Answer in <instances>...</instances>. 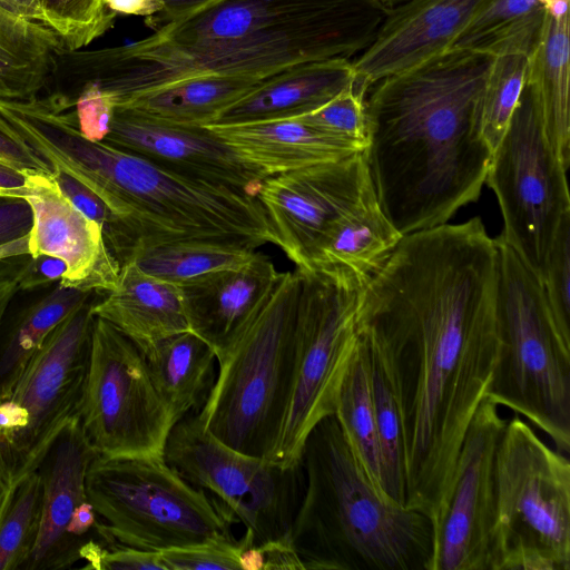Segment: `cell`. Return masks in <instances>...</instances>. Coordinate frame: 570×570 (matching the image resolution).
<instances>
[{
	"label": "cell",
	"instance_id": "obj_1",
	"mask_svg": "<svg viewBox=\"0 0 570 570\" xmlns=\"http://www.w3.org/2000/svg\"><path fill=\"white\" fill-rule=\"evenodd\" d=\"M498 249L480 217L403 235L361 287L357 332L392 365L405 507L434 524L500 353Z\"/></svg>",
	"mask_w": 570,
	"mask_h": 570
},
{
	"label": "cell",
	"instance_id": "obj_2",
	"mask_svg": "<svg viewBox=\"0 0 570 570\" xmlns=\"http://www.w3.org/2000/svg\"><path fill=\"white\" fill-rule=\"evenodd\" d=\"M490 60L452 47L379 80L365 97L364 157L377 202L402 236L446 224L479 198L493 153L480 121Z\"/></svg>",
	"mask_w": 570,
	"mask_h": 570
},
{
	"label": "cell",
	"instance_id": "obj_3",
	"mask_svg": "<svg viewBox=\"0 0 570 570\" xmlns=\"http://www.w3.org/2000/svg\"><path fill=\"white\" fill-rule=\"evenodd\" d=\"M0 111L51 167L63 169L105 202L121 223L132 253L179 240L250 249L276 245L255 195L186 177L105 141L86 139L75 100L63 92L0 101Z\"/></svg>",
	"mask_w": 570,
	"mask_h": 570
},
{
	"label": "cell",
	"instance_id": "obj_4",
	"mask_svg": "<svg viewBox=\"0 0 570 570\" xmlns=\"http://www.w3.org/2000/svg\"><path fill=\"white\" fill-rule=\"evenodd\" d=\"M301 462L291 541L304 570H431L432 520L372 485L334 414L308 433Z\"/></svg>",
	"mask_w": 570,
	"mask_h": 570
},
{
	"label": "cell",
	"instance_id": "obj_5",
	"mask_svg": "<svg viewBox=\"0 0 570 570\" xmlns=\"http://www.w3.org/2000/svg\"><path fill=\"white\" fill-rule=\"evenodd\" d=\"M385 11L371 0L306 21L228 39L177 42L155 33L129 45L68 51L66 71L98 83L116 107L141 92L183 79L239 76L263 79L297 63L362 53Z\"/></svg>",
	"mask_w": 570,
	"mask_h": 570
},
{
	"label": "cell",
	"instance_id": "obj_6",
	"mask_svg": "<svg viewBox=\"0 0 570 570\" xmlns=\"http://www.w3.org/2000/svg\"><path fill=\"white\" fill-rule=\"evenodd\" d=\"M498 249L500 353L489 397L570 451V340L560 332L540 279L502 238Z\"/></svg>",
	"mask_w": 570,
	"mask_h": 570
},
{
	"label": "cell",
	"instance_id": "obj_7",
	"mask_svg": "<svg viewBox=\"0 0 570 570\" xmlns=\"http://www.w3.org/2000/svg\"><path fill=\"white\" fill-rule=\"evenodd\" d=\"M299 274L286 272L229 350L197 413L227 446L268 459L287 411L295 365V316Z\"/></svg>",
	"mask_w": 570,
	"mask_h": 570
},
{
	"label": "cell",
	"instance_id": "obj_8",
	"mask_svg": "<svg viewBox=\"0 0 570 570\" xmlns=\"http://www.w3.org/2000/svg\"><path fill=\"white\" fill-rule=\"evenodd\" d=\"M488 570H570V462L520 415L494 460Z\"/></svg>",
	"mask_w": 570,
	"mask_h": 570
},
{
	"label": "cell",
	"instance_id": "obj_9",
	"mask_svg": "<svg viewBox=\"0 0 570 570\" xmlns=\"http://www.w3.org/2000/svg\"><path fill=\"white\" fill-rule=\"evenodd\" d=\"M86 492L107 543L161 552L233 538L236 521L218 500L181 478L164 455L98 454L86 476Z\"/></svg>",
	"mask_w": 570,
	"mask_h": 570
},
{
	"label": "cell",
	"instance_id": "obj_10",
	"mask_svg": "<svg viewBox=\"0 0 570 570\" xmlns=\"http://www.w3.org/2000/svg\"><path fill=\"white\" fill-rule=\"evenodd\" d=\"M295 365L283 426L268 461L301 462L312 429L335 412L338 389L358 343L356 311L361 287L340 268H296Z\"/></svg>",
	"mask_w": 570,
	"mask_h": 570
},
{
	"label": "cell",
	"instance_id": "obj_11",
	"mask_svg": "<svg viewBox=\"0 0 570 570\" xmlns=\"http://www.w3.org/2000/svg\"><path fill=\"white\" fill-rule=\"evenodd\" d=\"M95 297L47 336L12 389L0 399V466L12 483L35 471L59 433L79 417Z\"/></svg>",
	"mask_w": 570,
	"mask_h": 570
},
{
	"label": "cell",
	"instance_id": "obj_12",
	"mask_svg": "<svg viewBox=\"0 0 570 570\" xmlns=\"http://www.w3.org/2000/svg\"><path fill=\"white\" fill-rule=\"evenodd\" d=\"M567 168L548 138L538 101L525 85L492 153L485 183L500 205L502 238L541 279L553 240L570 215Z\"/></svg>",
	"mask_w": 570,
	"mask_h": 570
},
{
	"label": "cell",
	"instance_id": "obj_13",
	"mask_svg": "<svg viewBox=\"0 0 570 570\" xmlns=\"http://www.w3.org/2000/svg\"><path fill=\"white\" fill-rule=\"evenodd\" d=\"M163 455L187 482L212 492L253 544L291 539L304 491L302 462L281 466L236 451L205 430L197 413L173 426Z\"/></svg>",
	"mask_w": 570,
	"mask_h": 570
},
{
	"label": "cell",
	"instance_id": "obj_14",
	"mask_svg": "<svg viewBox=\"0 0 570 570\" xmlns=\"http://www.w3.org/2000/svg\"><path fill=\"white\" fill-rule=\"evenodd\" d=\"M79 422L97 453L108 456L163 455L175 425L144 353L97 316Z\"/></svg>",
	"mask_w": 570,
	"mask_h": 570
},
{
	"label": "cell",
	"instance_id": "obj_15",
	"mask_svg": "<svg viewBox=\"0 0 570 570\" xmlns=\"http://www.w3.org/2000/svg\"><path fill=\"white\" fill-rule=\"evenodd\" d=\"M256 197L278 246L296 265L313 268L337 226L376 197L363 151L269 176Z\"/></svg>",
	"mask_w": 570,
	"mask_h": 570
},
{
	"label": "cell",
	"instance_id": "obj_16",
	"mask_svg": "<svg viewBox=\"0 0 570 570\" xmlns=\"http://www.w3.org/2000/svg\"><path fill=\"white\" fill-rule=\"evenodd\" d=\"M484 397L465 432L445 505L433 524L431 570H488L494 460L507 424Z\"/></svg>",
	"mask_w": 570,
	"mask_h": 570
},
{
	"label": "cell",
	"instance_id": "obj_17",
	"mask_svg": "<svg viewBox=\"0 0 570 570\" xmlns=\"http://www.w3.org/2000/svg\"><path fill=\"white\" fill-rule=\"evenodd\" d=\"M0 194L24 198L32 209L29 256L50 255L66 263L58 282L85 292L107 294L118 284L121 264L101 227L61 191L51 173L26 169L23 186Z\"/></svg>",
	"mask_w": 570,
	"mask_h": 570
},
{
	"label": "cell",
	"instance_id": "obj_18",
	"mask_svg": "<svg viewBox=\"0 0 570 570\" xmlns=\"http://www.w3.org/2000/svg\"><path fill=\"white\" fill-rule=\"evenodd\" d=\"M104 141L176 174L255 196L267 178L206 126L169 124L127 108H116Z\"/></svg>",
	"mask_w": 570,
	"mask_h": 570
},
{
	"label": "cell",
	"instance_id": "obj_19",
	"mask_svg": "<svg viewBox=\"0 0 570 570\" xmlns=\"http://www.w3.org/2000/svg\"><path fill=\"white\" fill-rule=\"evenodd\" d=\"M485 0H406L391 10L353 61L366 94L379 80L450 49Z\"/></svg>",
	"mask_w": 570,
	"mask_h": 570
},
{
	"label": "cell",
	"instance_id": "obj_20",
	"mask_svg": "<svg viewBox=\"0 0 570 570\" xmlns=\"http://www.w3.org/2000/svg\"><path fill=\"white\" fill-rule=\"evenodd\" d=\"M97 455L79 417L59 433L46 452L36 469L43 487L40 530L21 570L69 569L81 560L83 543L72 539L67 529L76 508L88 500L86 476Z\"/></svg>",
	"mask_w": 570,
	"mask_h": 570
},
{
	"label": "cell",
	"instance_id": "obj_21",
	"mask_svg": "<svg viewBox=\"0 0 570 570\" xmlns=\"http://www.w3.org/2000/svg\"><path fill=\"white\" fill-rule=\"evenodd\" d=\"M284 273L257 253L245 265L178 285L189 330L220 358L265 305Z\"/></svg>",
	"mask_w": 570,
	"mask_h": 570
},
{
	"label": "cell",
	"instance_id": "obj_22",
	"mask_svg": "<svg viewBox=\"0 0 570 570\" xmlns=\"http://www.w3.org/2000/svg\"><path fill=\"white\" fill-rule=\"evenodd\" d=\"M206 127L244 164L265 177L364 150L361 142L320 129L298 117Z\"/></svg>",
	"mask_w": 570,
	"mask_h": 570
},
{
	"label": "cell",
	"instance_id": "obj_23",
	"mask_svg": "<svg viewBox=\"0 0 570 570\" xmlns=\"http://www.w3.org/2000/svg\"><path fill=\"white\" fill-rule=\"evenodd\" d=\"M355 80L346 58L297 63L264 78L226 107L209 125H229L294 118L307 114Z\"/></svg>",
	"mask_w": 570,
	"mask_h": 570
},
{
	"label": "cell",
	"instance_id": "obj_24",
	"mask_svg": "<svg viewBox=\"0 0 570 570\" xmlns=\"http://www.w3.org/2000/svg\"><path fill=\"white\" fill-rule=\"evenodd\" d=\"M134 342L146 356L163 340L190 331L178 285L144 272L135 262L121 265L117 286L91 307Z\"/></svg>",
	"mask_w": 570,
	"mask_h": 570
},
{
	"label": "cell",
	"instance_id": "obj_25",
	"mask_svg": "<svg viewBox=\"0 0 570 570\" xmlns=\"http://www.w3.org/2000/svg\"><path fill=\"white\" fill-rule=\"evenodd\" d=\"M362 0H215L153 33L171 41L228 39L306 21Z\"/></svg>",
	"mask_w": 570,
	"mask_h": 570
},
{
	"label": "cell",
	"instance_id": "obj_26",
	"mask_svg": "<svg viewBox=\"0 0 570 570\" xmlns=\"http://www.w3.org/2000/svg\"><path fill=\"white\" fill-rule=\"evenodd\" d=\"M544 17L529 55L525 85L541 110L554 153L570 165V24L569 0H539Z\"/></svg>",
	"mask_w": 570,
	"mask_h": 570
},
{
	"label": "cell",
	"instance_id": "obj_27",
	"mask_svg": "<svg viewBox=\"0 0 570 570\" xmlns=\"http://www.w3.org/2000/svg\"><path fill=\"white\" fill-rule=\"evenodd\" d=\"M62 51L46 24L0 8V101H28L47 87Z\"/></svg>",
	"mask_w": 570,
	"mask_h": 570
},
{
	"label": "cell",
	"instance_id": "obj_28",
	"mask_svg": "<svg viewBox=\"0 0 570 570\" xmlns=\"http://www.w3.org/2000/svg\"><path fill=\"white\" fill-rule=\"evenodd\" d=\"M151 380L175 424L205 403L215 381L214 350L191 331L159 342L146 356Z\"/></svg>",
	"mask_w": 570,
	"mask_h": 570
},
{
	"label": "cell",
	"instance_id": "obj_29",
	"mask_svg": "<svg viewBox=\"0 0 570 570\" xmlns=\"http://www.w3.org/2000/svg\"><path fill=\"white\" fill-rule=\"evenodd\" d=\"M263 79L218 75L197 76L141 92L116 108L131 109L169 124L207 126L219 112Z\"/></svg>",
	"mask_w": 570,
	"mask_h": 570
},
{
	"label": "cell",
	"instance_id": "obj_30",
	"mask_svg": "<svg viewBox=\"0 0 570 570\" xmlns=\"http://www.w3.org/2000/svg\"><path fill=\"white\" fill-rule=\"evenodd\" d=\"M98 293L55 288L20 309L0 326V399L12 389L47 336L73 311Z\"/></svg>",
	"mask_w": 570,
	"mask_h": 570
},
{
	"label": "cell",
	"instance_id": "obj_31",
	"mask_svg": "<svg viewBox=\"0 0 570 570\" xmlns=\"http://www.w3.org/2000/svg\"><path fill=\"white\" fill-rule=\"evenodd\" d=\"M401 237L374 197L337 226L313 268H340L364 285Z\"/></svg>",
	"mask_w": 570,
	"mask_h": 570
},
{
	"label": "cell",
	"instance_id": "obj_32",
	"mask_svg": "<svg viewBox=\"0 0 570 570\" xmlns=\"http://www.w3.org/2000/svg\"><path fill=\"white\" fill-rule=\"evenodd\" d=\"M334 415L364 474L381 494L389 498L383 488L370 362L360 336L338 389Z\"/></svg>",
	"mask_w": 570,
	"mask_h": 570
},
{
	"label": "cell",
	"instance_id": "obj_33",
	"mask_svg": "<svg viewBox=\"0 0 570 570\" xmlns=\"http://www.w3.org/2000/svg\"><path fill=\"white\" fill-rule=\"evenodd\" d=\"M537 37H512L488 51L491 60L480 94V121L492 151L505 134L525 87L529 55Z\"/></svg>",
	"mask_w": 570,
	"mask_h": 570
},
{
	"label": "cell",
	"instance_id": "obj_34",
	"mask_svg": "<svg viewBox=\"0 0 570 570\" xmlns=\"http://www.w3.org/2000/svg\"><path fill=\"white\" fill-rule=\"evenodd\" d=\"M358 336L366 348L370 362L384 492L392 501L404 505L405 480L401 414L391 361L384 347L376 340L362 333H358Z\"/></svg>",
	"mask_w": 570,
	"mask_h": 570
},
{
	"label": "cell",
	"instance_id": "obj_35",
	"mask_svg": "<svg viewBox=\"0 0 570 570\" xmlns=\"http://www.w3.org/2000/svg\"><path fill=\"white\" fill-rule=\"evenodd\" d=\"M255 254V249L233 244L179 240L138 248L128 261L149 275L181 285L206 274L240 267Z\"/></svg>",
	"mask_w": 570,
	"mask_h": 570
},
{
	"label": "cell",
	"instance_id": "obj_36",
	"mask_svg": "<svg viewBox=\"0 0 570 570\" xmlns=\"http://www.w3.org/2000/svg\"><path fill=\"white\" fill-rule=\"evenodd\" d=\"M43 487L37 470L13 483L0 520V570H21L41 523Z\"/></svg>",
	"mask_w": 570,
	"mask_h": 570
},
{
	"label": "cell",
	"instance_id": "obj_37",
	"mask_svg": "<svg viewBox=\"0 0 570 570\" xmlns=\"http://www.w3.org/2000/svg\"><path fill=\"white\" fill-rule=\"evenodd\" d=\"M543 17L539 0H485L452 47L488 52L508 38L539 31Z\"/></svg>",
	"mask_w": 570,
	"mask_h": 570
},
{
	"label": "cell",
	"instance_id": "obj_38",
	"mask_svg": "<svg viewBox=\"0 0 570 570\" xmlns=\"http://www.w3.org/2000/svg\"><path fill=\"white\" fill-rule=\"evenodd\" d=\"M43 23L59 38L62 51H77L112 28L117 13L102 0H38Z\"/></svg>",
	"mask_w": 570,
	"mask_h": 570
},
{
	"label": "cell",
	"instance_id": "obj_39",
	"mask_svg": "<svg viewBox=\"0 0 570 570\" xmlns=\"http://www.w3.org/2000/svg\"><path fill=\"white\" fill-rule=\"evenodd\" d=\"M51 174L75 207L101 227L107 244L119 263H126L132 253V244L117 216L96 193L63 169L52 166Z\"/></svg>",
	"mask_w": 570,
	"mask_h": 570
},
{
	"label": "cell",
	"instance_id": "obj_40",
	"mask_svg": "<svg viewBox=\"0 0 570 570\" xmlns=\"http://www.w3.org/2000/svg\"><path fill=\"white\" fill-rule=\"evenodd\" d=\"M540 282L560 332L570 340V215L560 225Z\"/></svg>",
	"mask_w": 570,
	"mask_h": 570
},
{
	"label": "cell",
	"instance_id": "obj_41",
	"mask_svg": "<svg viewBox=\"0 0 570 570\" xmlns=\"http://www.w3.org/2000/svg\"><path fill=\"white\" fill-rule=\"evenodd\" d=\"M365 97L366 94L353 82L318 108L298 118L331 134L356 140L365 148Z\"/></svg>",
	"mask_w": 570,
	"mask_h": 570
},
{
	"label": "cell",
	"instance_id": "obj_42",
	"mask_svg": "<svg viewBox=\"0 0 570 570\" xmlns=\"http://www.w3.org/2000/svg\"><path fill=\"white\" fill-rule=\"evenodd\" d=\"M32 227V209L19 196L0 194V277L18 272L17 259L29 256L28 238Z\"/></svg>",
	"mask_w": 570,
	"mask_h": 570
},
{
	"label": "cell",
	"instance_id": "obj_43",
	"mask_svg": "<svg viewBox=\"0 0 570 570\" xmlns=\"http://www.w3.org/2000/svg\"><path fill=\"white\" fill-rule=\"evenodd\" d=\"M246 543L242 539H217L204 543L174 548L160 552L167 570H242L239 552Z\"/></svg>",
	"mask_w": 570,
	"mask_h": 570
},
{
	"label": "cell",
	"instance_id": "obj_44",
	"mask_svg": "<svg viewBox=\"0 0 570 570\" xmlns=\"http://www.w3.org/2000/svg\"><path fill=\"white\" fill-rule=\"evenodd\" d=\"M90 539L81 550L83 568L97 570H167L160 552L145 551L132 547Z\"/></svg>",
	"mask_w": 570,
	"mask_h": 570
},
{
	"label": "cell",
	"instance_id": "obj_45",
	"mask_svg": "<svg viewBox=\"0 0 570 570\" xmlns=\"http://www.w3.org/2000/svg\"><path fill=\"white\" fill-rule=\"evenodd\" d=\"M73 99L81 135L90 141H104L116 111L114 98L98 83L87 81Z\"/></svg>",
	"mask_w": 570,
	"mask_h": 570
},
{
	"label": "cell",
	"instance_id": "obj_46",
	"mask_svg": "<svg viewBox=\"0 0 570 570\" xmlns=\"http://www.w3.org/2000/svg\"><path fill=\"white\" fill-rule=\"evenodd\" d=\"M0 160L20 169L52 173L45 160L0 112Z\"/></svg>",
	"mask_w": 570,
	"mask_h": 570
},
{
	"label": "cell",
	"instance_id": "obj_47",
	"mask_svg": "<svg viewBox=\"0 0 570 570\" xmlns=\"http://www.w3.org/2000/svg\"><path fill=\"white\" fill-rule=\"evenodd\" d=\"M66 263L50 255L29 256L19 273V291H31L36 287L59 282L66 274Z\"/></svg>",
	"mask_w": 570,
	"mask_h": 570
},
{
	"label": "cell",
	"instance_id": "obj_48",
	"mask_svg": "<svg viewBox=\"0 0 570 570\" xmlns=\"http://www.w3.org/2000/svg\"><path fill=\"white\" fill-rule=\"evenodd\" d=\"M259 547L264 554V570H304L291 539L273 541Z\"/></svg>",
	"mask_w": 570,
	"mask_h": 570
},
{
	"label": "cell",
	"instance_id": "obj_49",
	"mask_svg": "<svg viewBox=\"0 0 570 570\" xmlns=\"http://www.w3.org/2000/svg\"><path fill=\"white\" fill-rule=\"evenodd\" d=\"M164 9L146 19V24L156 30L164 24L178 20L197 9L215 1V0H160Z\"/></svg>",
	"mask_w": 570,
	"mask_h": 570
},
{
	"label": "cell",
	"instance_id": "obj_50",
	"mask_svg": "<svg viewBox=\"0 0 570 570\" xmlns=\"http://www.w3.org/2000/svg\"><path fill=\"white\" fill-rule=\"evenodd\" d=\"M115 13L150 18L164 9L160 0H102Z\"/></svg>",
	"mask_w": 570,
	"mask_h": 570
},
{
	"label": "cell",
	"instance_id": "obj_51",
	"mask_svg": "<svg viewBox=\"0 0 570 570\" xmlns=\"http://www.w3.org/2000/svg\"><path fill=\"white\" fill-rule=\"evenodd\" d=\"M0 8L17 17L43 23L38 0H0Z\"/></svg>",
	"mask_w": 570,
	"mask_h": 570
},
{
	"label": "cell",
	"instance_id": "obj_52",
	"mask_svg": "<svg viewBox=\"0 0 570 570\" xmlns=\"http://www.w3.org/2000/svg\"><path fill=\"white\" fill-rule=\"evenodd\" d=\"M20 269L13 274L0 277V326L14 295L19 292Z\"/></svg>",
	"mask_w": 570,
	"mask_h": 570
},
{
	"label": "cell",
	"instance_id": "obj_53",
	"mask_svg": "<svg viewBox=\"0 0 570 570\" xmlns=\"http://www.w3.org/2000/svg\"><path fill=\"white\" fill-rule=\"evenodd\" d=\"M26 169H20L3 160H0V189L12 190L23 186Z\"/></svg>",
	"mask_w": 570,
	"mask_h": 570
},
{
	"label": "cell",
	"instance_id": "obj_54",
	"mask_svg": "<svg viewBox=\"0 0 570 570\" xmlns=\"http://www.w3.org/2000/svg\"><path fill=\"white\" fill-rule=\"evenodd\" d=\"M13 483L0 466V520L7 508Z\"/></svg>",
	"mask_w": 570,
	"mask_h": 570
},
{
	"label": "cell",
	"instance_id": "obj_55",
	"mask_svg": "<svg viewBox=\"0 0 570 570\" xmlns=\"http://www.w3.org/2000/svg\"><path fill=\"white\" fill-rule=\"evenodd\" d=\"M371 1H373L375 4H377L381 9H383L386 12L406 0H371Z\"/></svg>",
	"mask_w": 570,
	"mask_h": 570
}]
</instances>
